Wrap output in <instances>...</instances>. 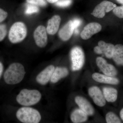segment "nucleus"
Here are the masks:
<instances>
[{
	"label": "nucleus",
	"instance_id": "0eeeda50",
	"mask_svg": "<svg viewBox=\"0 0 123 123\" xmlns=\"http://www.w3.org/2000/svg\"><path fill=\"white\" fill-rule=\"evenodd\" d=\"M46 27L39 25L36 28L34 33V38L36 45L40 48L45 47L48 43V37Z\"/></svg>",
	"mask_w": 123,
	"mask_h": 123
},
{
	"label": "nucleus",
	"instance_id": "4be33fe9",
	"mask_svg": "<svg viewBox=\"0 0 123 123\" xmlns=\"http://www.w3.org/2000/svg\"><path fill=\"white\" fill-rule=\"evenodd\" d=\"M39 9L37 6L33 4L27 5L25 11V14L27 15H31L32 14L38 13Z\"/></svg>",
	"mask_w": 123,
	"mask_h": 123
},
{
	"label": "nucleus",
	"instance_id": "9d476101",
	"mask_svg": "<svg viewBox=\"0 0 123 123\" xmlns=\"http://www.w3.org/2000/svg\"><path fill=\"white\" fill-rule=\"evenodd\" d=\"M55 69V66L52 65L47 66L37 75L36 78V81L40 85H46L50 81Z\"/></svg>",
	"mask_w": 123,
	"mask_h": 123
},
{
	"label": "nucleus",
	"instance_id": "f03ea898",
	"mask_svg": "<svg viewBox=\"0 0 123 123\" xmlns=\"http://www.w3.org/2000/svg\"><path fill=\"white\" fill-rule=\"evenodd\" d=\"M42 98L39 91L24 89L17 95L16 99L18 103L23 106H31L38 103Z\"/></svg>",
	"mask_w": 123,
	"mask_h": 123
},
{
	"label": "nucleus",
	"instance_id": "a211bd4d",
	"mask_svg": "<svg viewBox=\"0 0 123 123\" xmlns=\"http://www.w3.org/2000/svg\"><path fill=\"white\" fill-rule=\"evenodd\" d=\"M88 115L80 109H76L70 115V119L73 123H82L88 119Z\"/></svg>",
	"mask_w": 123,
	"mask_h": 123
},
{
	"label": "nucleus",
	"instance_id": "f257e3e1",
	"mask_svg": "<svg viewBox=\"0 0 123 123\" xmlns=\"http://www.w3.org/2000/svg\"><path fill=\"white\" fill-rule=\"evenodd\" d=\"M26 71L21 63L15 62L10 65L5 71L4 79L6 84L13 85L19 84L24 79Z\"/></svg>",
	"mask_w": 123,
	"mask_h": 123
},
{
	"label": "nucleus",
	"instance_id": "6e6552de",
	"mask_svg": "<svg viewBox=\"0 0 123 123\" xmlns=\"http://www.w3.org/2000/svg\"><path fill=\"white\" fill-rule=\"evenodd\" d=\"M98 46L95 47L94 51L98 55L104 54L108 59L112 58L114 49L115 46L111 43H106L102 40L99 41L98 43Z\"/></svg>",
	"mask_w": 123,
	"mask_h": 123
},
{
	"label": "nucleus",
	"instance_id": "7c9ffc66",
	"mask_svg": "<svg viewBox=\"0 0 123 123\" xmlns=\"http://www.w3.org/2000/svg\"><path fill=\"white\" fill-rule=\"evenodd\" d=\"M47 0L49 3L53 4V3H55L59 0Z\"/></svg>",
	"mask_w": 123,
	"mask_h": 123
},
{
	"label": "nucleus",
	"instance_id": "7ed1b4c3",
	"mask_svg": "<svg viewBox=\"0 0 123 123\" xmlns=\"http://www.w3.org/2000/svg\"><path fill=\"white\" fill-rule=\"evenodd\" d=\"M16 116L19 121L24 123H38L42 119L39 111L31 106H23L19 108Z\"/></svg>",
	"mask_w": 123,
	"mask_h": 123
},
{
	"label": "nucleus",
	"instance_id": "cd10ccee",
	"mask_svg": "<svg viewBox=\"0 0 123 123\" xmlns=\"http://www.w3.org/2000/svg\"><path fill=\"white\" fill-rule=\"evenodd\" d=\"M73 21L75 29H76L77 27H78L81 23V21L80 20L78 19H75V20H73Z\"/></svg>",
	"mask_w": 123,
	"mask_h": 123
},
{
	"label": "nucleus",
	"instance_id": "1a4fd4ad",
	"mask_svg": "<svg viewBox=\"0 0 123 123\" xmlns=\"http://www.w3.org/2000/svg\"><path fill=\"white\" fill-rule=\"evenodd\" d=\"M96 62L97 66L105 75L113 77L117 75L118 72L114 66L108 63L106 60L103 57H97Z\"/></svg>",
	"mask_w": 123,
	"mask_h": 123
},
{
	"label": "nucleus",
	"instance_id": "4468645a",
	"mask_svg": "<svg viewBox=\"0 0 123 123\" xmlns=\"http://www.w3.org/2000/svg\"><path fill=\"white\" fill-rule=\"evenodd\" d=\"M75 30L73 21L70 20L60 30L59 37L63 41H68L72 37Z\"/></svg>",
	"mask_w": 123,
	"mask_h": 123
},
{
	"label": "nucleus",
	"instance_id": "b1692460",
	"mask_svg": "<svg viewBox=\"0 0 123 123\" xmlns=\"http://www.w3.org/2000/svg\"><path fill=\"white\" fill-rule=\"evenodd\" d=\"M72 3V0H59L55 3L58 7H66L69 6Z\"/></svg>",
	"mask_w": 123,
	"mask_h": 123
},
{
	"label": "nucleus",
	"instance_id": "2eb2a0df",
	"mask_svg": "<svg viewBox=\"0 0 123 123\" xmlns=\"http://www.w3.org/2000/svg\"><path fill=\"white\" fill-rule=\"evenodd\" d=\"M61 20L59 15H56L48 20L46 30L49 34L53 35L56 34L59 28Z\"/></svg>",
	"mask_w": 123,
	"mask_h": 123
},
{
	"label": "nucleus",
	"instance_id": "c756f323",
	"mask_svg": "<svg viewBox=\"0 0 123 123\" xmlns=\"http://www.w3.org/2000/svg\"><path fill=\"white\" fill-rule=\"evenodd\" d=\"M120 115L121 119L123 121V108H122V110L120 111Z\"/></svg>",
	"mask_w": 123,
	"mask_h": 123
},
{
	"label": "nucleus",
	"instance_id": "6ab92c4d",
	"mask_svg": "<svg viewBox=\"0 0 123 123\" xmlns=\"http://www.w3.org/2000/svg\"><path fill=\"white\" fill-rule=\"evenodd\" d=\"M103 92L106 101L108 102H114L118 97V91L115 88L111 87H104Z\"/></svg>",
	"mask_w": 123,
	"mask_h": 123
},
{
	"label": "nucleus",
	"instance_id": "f8f14e48",
	"mask_svg": "<svg viewBox=\"0 0 123 123\" xmlns=\"http://www.w3.org/2000/svg\"><path fill=\"white\" fill-rule=\"evenodd\" d=\"M88 93L94 103L97 105L103 107L105 105L106 100L103 93L98 86H93L90 87L88 90Z\"/></svg>",
	"mask_w": 123,
	"mask_h": 123
},
{
	"label": "nucleus",
	"instance_id": "bb28decb",
	"mask_svg": "<svg viewBox=\"0 0 123 123\" xmlns=\"http://www.w3.org/2000/svg\"><path fill=\"white\" fill-rule=\"evenodd\" d=\"M8 13L2 9L0 8V24L7 18Z\"/></svg>",
	"mask_w": 123,
	"mask_h": 123
},
{
	"label": "nucleus",
	"instance_id": "ddd939ff",
	"mask_svg": "<svg viewBox=\"0 0 123 123\" xmlns=\"http://www.w3.org/2000/svg\"><path fill=\"white\" fill-rule=\"evenodd\" d=\"M76 103L80 109L88 116H92L94 113V110L89 101L84 97L77 96L75 98Z\"/></svg>",
	"mask_w": 123,
	"mask_h": 123
},
{
	"label": "nucleus",
	"instance_id": "5701e85b",
	"mask_svg": "<svg viewBox=\"0 0 123 123\" xmlns=\"http://www.w3.org/2000/svg\"><path fill=\"white\" fill-rule=\"evenodd\" d=\"M7 34V29L5 24H0V42H2L6 37Z\"/></svg>",
	"mask_w": 123,
	"mask_h": 123
},
{
	"label": "nucleus",
	"instance_id": "aec40b11",
	"mask_svg": "<svg viewBox=\"0 0 123 123\" xmlns=\"http://www.w3.org/2000/svg\"><path fill=\"white\" fill-rule=\"evenodd\" d=\"M112 59L118 65L123 66V45L117 44L115 46Z\"/></svg>",
	"mask_w": 123,
	"mask_h": 123
},
{
	"label": "nucleus",
	"instance_id": "dca6fc26",
	"mask_svg": "<svg viewBox=\"0 0 123 123\" xmlns=\"http://www.w3.org/2000/svg\"><path fill=\"white\" fill-rule=\"evenodd\" d=\"M92 78L95 81L99 83L117 85L119 83V79L114 77L95 73L92 75Z\"/></svg>",
	"mask_w": 123,
	"mask_h": 123
},
{
	"label": "nucleus",
	"instance_id": "2f4dec72",
	"mask_svg": "<svg viewBox=\"0 0 123 123\" xmlns=\"http://www.w3.org/2000/svg\"><path fill=\"white\" fill-rule=\"evenodd\" d=\"M116 1L118 3L123 5V0H116Z\"/></svg>",
	"mask_w": 123,
	"mask_h": 123
},
{
	"label": "nucleus",
	"instance_id": "a878e982",
	"mask_svg": "<svg viewBox=\"0 0 123 123\" xmlns=\"http://www.w3.org/2000/svg\"><path fill=\"white\" fill-rule=\"evenodd\" d=\"M26 1L29 4L41 7H44L47 5L45 0H26Z\"/></svg>",
	"mask_w": 123,
	"mask_h": 123
},
{
	"label": "nucleus",
	"instance_id": "20e7f679",
	"mask_svg": "<svg viewBox=\"0 0 123 123\" xmlns=\"http://www.w3.org/2000/svg\"><path fill=\"white\" fill-rule=\"evenodd\" d=\"M26 26L23 22H17L12 24L8 33V38L11 43L15 44L22 42L27 35Z\"/></svg>",
	"mask_w": 123,
	"mask_h": 123
},
{
	"label": "nucleus",
	"instance_id": "c85d7f7f",
	"mask_svg": "<svg viewBox=\"0 0 123 123\" xmlns=\"http://www.w3.org/2000/svg\"><path fill=\"white\" fill-rule=\"evenodd\" d=\"M4 65L2 62L0 61V79L1 77V76L4 72Z\"/></svg>",
	"mask_w": 123,
	"mask_h": 123
},
{
	"label": "nucleus",
	"instance_id": "393cba45",
	"mask_svg": "<svg viewBox=\"0 0 123 123\" xmlns=\"http://www.w3.org/2000/svg\"><path fill=\"white\" fill-rule=\"evenodd\" d=\"M113 13L119 18H123V5L115 7L113 9Z\"/></svg>",
	"mask_w": 123,
	"mask_h": 123
},
{
	"label": "nucleus",
	"instance_id": "9b49d317",
	"mask_svg": "<svg viewBox=\"0 0 123 123\" xmlns=\"http://www.w3.org/2000/svg\"><path fill=\"white\" fill-rule=\"evenodd\" d=\"M102 29V26L99 23H90L84 27L81 33V37L85 40L89 39L92 36L101 31Z\"/></svg>",
	"mask_w": 123,
	"mask_h": 123
},
{
	"label": "nucleus",
	"instance_id": "412c9836",
	"mask_svg": "<svg viewBox=\"0 0 123 123\" xmlns=\"http://www.w3.org/2000/svg\"><path fill=\"white\" fill-rule=\"evenodd\" d=\"M106 121L107 123H120L121 120L116 114L114 112H110L106 116Z\"/></svg>",
	"mask_w": 123,
	"mask_h": 123
},
{
	"label": "nucleus",
	"instance_id": "423d86ee",
	"mask_svg": "<svg viewBox=\"0 0 123 123\" xmlns=\"http://www.w3.org/2000/svg\"><path fill=\"white\" fill-rule=\"evenodd\" d=\"M116 7V5L113 2L104 0L97 5L91 14L98 18H102L105 16L106 13L111 11Z\"/></svg>",
	"mask_w": 123,
	"mask_h": 123
},
{
	"label": "nucleus",
	"instance_id": "f3484780",
	"mask_svg": "<svg viewBox=\"0 0 123 123\" xmlns=\"http://www.w3.org/2000/svg\"><path fill=\"white\" fill-rule=\"evenodd\" d=\"M68 74V70L66 68L57 67L54 70L50 81L53 84H55L60 79L67 76Z\"/></svg>",
	"mask_w": 123,
	"mask_h": 123
},
{
	"label": "nucleus",
	"instance_id": "39448f33",
	"mask_svg": "<svg viewBox=\"0 0 123 123\" xmlns=\"http://www.w3.org/2000/svg\"><path fill=\"white\" fill-rule=\"evenodd\" d=\"M72 68L73 71L80 70L85 63V55L81 48L76 46L72 49L70 52Z\"/></svg>",
	"mask_w": 123,
	"mask_h": 123
}]
</instances>
